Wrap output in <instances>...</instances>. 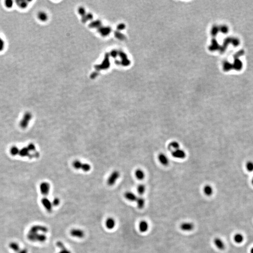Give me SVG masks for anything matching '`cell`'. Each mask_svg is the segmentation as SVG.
Wrapping results in <instances>:
<instances>
[{
    "mask_svg": "<svg viewBox=\"0 0 253 253\" xmlns=\"http://www.w3.org/2000/svg\"><path fill=\"white\" fill-rule=\"evenodd\" d=\"M27 148L30 151H35L36 150L35 145L33 144H30L27 146Z\"/></svg>",
    "mask_w": 253,
    "mask_h": 253,
    "instance_id": "33",
    "label": "cell"
},
{
    "mask_svg": "<svg viewBox=\"0 0 253 253\" xmlns=\"http://www.w3.org/2000/svg\"><path fill=\"white\" fill-rule=\"evenodd\" d=\"M252 185H253V177L252 178Z\"/></svg>",
    "mask_w": 253,
    "mask_h": 253,
    "instance_id": "37",
    "label": "cell"
},
{
    "mask_svg": "<svg viewBox=\"0 0 253 253\" xmlns=\"http://www.w3.org/2000/svg\"><path fill=\"white\" fill-rule=\"evenodd\" d=\"M250 253H253V247L250 249Z\"/></svg>",
    "mask_w": 253,
    "mask_h": 253,
    "instance_id": "36",
    "label": "cell"
},
{
    "mask_svg": "<svg viewBox=\"0 0 253 253\" xmlns=\"http://www.w3.org/2000/svg\"><path fill=\"white\" fill-rule=\"evenodd\" d=\"M120 176V173L118 171H114L110 175L107 180V184L110 186H113L115 184L116 181Z\"/></svg>",
    "mask_w": 253,
    "mask_h": 253,
    "instance_id": "3",
    "label": "cell"
},
{
    "mask_svg": "<svg viewBox=\"0 0 253 253\" xmlns=\"http://www.w3.org/2000/svg\"><path fill=\"white\" fill-rule=\"evenodd\" d=\"M27 238L30 241L32 242H44L47 239V237L45 234L37 233L28 232Z\"/></svg>",
    "mask_w": 253,
    "mask_h": 253,
    "instance_id": "1",
    "label": "cell"
},
{
    "mask_svg": "<svg viewBox=\"0 0 253 253\" xmlns=\"http://www.w3.org/2000/svg\"><path fill=\"white\" fill-rule=\"evenodd\" d=\"M116 222L112 218H108L106 221V226L108 229L112 230L116 226Z\"/></svg>",
    "mask_w": 253,
    "mask_h": 253,
    "instance_id": "12",
    "label": "cell"
},
{
    "mask_svg": "<svg viewBox=\"0 0 253 253\" xmlns=\"http://www.w3.org/2000/svg\"><path fill=\"white\" fill-rule=\"evenodd\" d=\"M38 17L40 21H41L42 22H45L48 20V16L46 13L43 11H41L38 13Z\"/></svg>",
    "mask_w": 253,
    "mask_h": 253,
    "instance_id": "22",
    "label": "cell"
},
{
    "mask_svg": "<svg viewBox=\"0 0 253 253\" xmlns=\"http://www.w3.org/2000/svg\"><path fill=\"white\" fill-rule=\"evenodd\" d=\"M30 151L27 147H24L19 150V155L21 157H25L28 156L29 154Z\"/></svg>",
    "mask_w": 253,
    "mask_h": 253,
    "instance_id": "23",
    "label": "cell"
},
{
    "mask_svg": "<svg viewBox=\"0 0 253 253\" xmlns=\"http://www.w3.org/2000/svg\"><path fill=\"white\" fill-rule=\"evenodd\" d=\"M215 246L219 250H224L225 247L224 242L219 238H216L214 240Z\"/></svg>",
    "mask_w": 253,
    "mask_h": 253,
    "instance_id": "10",
    "label": "cell"
},
{
    "mask_svg": "<svg viewBox=\"0 0 253 253\" xmlns=\"http://www.w3.org/2000/svg\"><path fill=\"white\" fill-rule=\"evenodd\" d=\"M135 175L136 178L139 180H142L144 179L145 174L144 172L141 169H137L135 171Z\"/></svg>",
    "mask_w": 253,
    "mask_h": 253,
    "instance_id": "21",
    "label": "cell"
},
{
    "mask_svg": "<svg viewBox=\"0 0 253 253\" xmlns=\"http://www.w3.org/2000/svg\"><path fill=\"white\" fill-rule=\"evenodd\" d=\"M172 156L175 158L182 159L186 157V153L185 151L182 149H177L175 151H173L172 153Z\"/></svg>",
    "mask_w": 253,
    "mask_h": 253,
    "instance_id": "9",
    "label": "cell"
},
{
    "mask_svg": "<svg viewBox=\"0 0 253 253\" xmlns=\"http://www.w3.org/2000/svg\"><path fill=\"white\" fill-rule=\"evenodd\" d=\"M81 169L83 170L84 172H87L90 171L91 169V166L89 164L83 163Z\"/></svg>",
    "mask_w": 253,
    "mask_h": 253,
    "instance_id": "27",
    "label": "cell"
},
{
    "mask_svg": "<svg viewBox=\"0 0 253 253\" xmlns=\"http://www.w3.org/2000/svg\"><path fill=\"white\" fill-rule=\"evenodd\" d=\"M234 240L236 243L240 244L242 243L244 240L243 235L240 233L236 234L234 236Z\"/></svg>",
    "mask_w": 253,
    "mask_h": 253,
    "instance_id": "16",
    "label": "cell"
},
{
    "mask_svg": "<svg viewBox=\"0 0 253 253\" xmlns=\"http://www.w3.org/2000/svg\"><path fill=\"white\" fill-rule=\"evenodd\" d=\"M136 202L138 208L139 209H142L144 208L145 203L144 198H143V197H137Z\"/></svg>",
    "mask_w": 253,
    "mask_h": 253,
    "instance_id": "20",
    "label": "cell"
},
{
    "mask_svg": "<svg viewBox=\"0 0 253 253\" xmlns=\"http://www.w3.org/2000/svg\"><path fill=\"white\" fill-rule=\"evenodd\" d=\"M83 163L79 160H76L73 162L72 165L74 168L76 170H79L81 169Z\"/></svg>",
    "mask_w": 253,
    "mask_h": 253,
    "instance_id": "24",
    "label": "cell"
},
{
    "mask_svg": "<svg viewBox=\"0 0 253 253\" xmlns=\"http://www.w3.org/2000/svg\"><path fill=\"white\" fill-rule=\"evenodd\" d=\"M168 149L172 152L179 149V144L176 141L172 142L168 145Z\"/></svg>",
    "mask_w": 253,
    "mask_h": 253,
    "instance_id": "18",
    "label": "cell"
},
{
    "mask_svg": "<svg viewBox=\"0 0 253 253\" xmlns=\"http://www.w3.org/2000/svg\"><path fill=\"white\" fill-rule=\"evenodd\" d=\"M48 228L41 225H34L29 229V232L45 234L48 232Z\"/></svg>",
    "mask_w": 253,
    "mask_h": 253,
    "instance_id": "4",
    "label": "cell"
},
{
    "mask_svg": "<svg viewBox=\"0 0 253 253\" xmlns=\"http://www.w3.org/2000/svg\"><path fill=\"white\" fill-rule=\"evenodd\" d=\"M13 4H14V3H13V1L7 0L5 2V6L7 8H8V9L12 8L13 7Z\"/></svg>",
    "mask_w": 253,
    "mask_h": 253,
    "instance_id": "29",
    "label": "cell"
},
{
    "mask_svg": "<svg viewBox=\"0 0 253 253\" xmlns=\"http://www.w3.org/2000/svg\"><path fill=\"white\" fill-rule=\"evenodd\" d=\"M16 253H28V251L26 248H23L22 249L21 248L19 251Z\"/></svg>",
    "mask_w": 253,
    "mask_h": 253,
    "instance_id": "35",
    "label": "cell"
},
{
    "mask_svg": "<svg viewBox=\"0 0 253 253\" xmlns=\"http://www.w3.org/2000/svg\"><path fill=\"white\" fill-rule=\"evenodd\" d=\"M58 253H72L70 250L67 249V248H65L64 249H62L61 250V251Z\"/></svg>",
    "mask_w": 253,
    "mask_h": 253,
    "instance_id": "34",
    "label": "cell"
},
{
    "mask_svg": "<svg viewBox=\"0 0 253 253\" xmlns=\"http://www.w3.org/2000/svg\"><path fill=\"white\" fill-rule=\"evenodd\" d=\"M16 4L20 8L22 9H25L27 8V7L28 6V1H25V0H19V1H16Z\"/></svg>",
    "mask_w": 253,
    "mask_h": 253,
    "instance_id": "19",
    "label": "cell"
},
{
    "mask_svg": "<svg viewBox=\"0 0 253 253\" xmlns=\"http://www.w3.org/2000/svg\"><path fill=\"white\" fill-rule=\"evenodd\" d=\"M19 149L16 146H13L10 149V153L12 156H16L19 154Z\"/></svg>",
    "mask_w": 253,
    "mask_h": 253,
    "instance_id": "26",
    "label": "cell"
},
{
    "mask_svg": "<svg viewBox=\"0 0 253 253\" xmlns=\"http://www.w3.org/2000/svg\"><path fill=\"white\" fill-rule=\"evenodd\" d=\"M70 234L72 237L79 239L83 238L85 236L84 232L81 229L77 228H74L71 229L70 231Z\"/></svg>",
    "mask_w": 253,
    "mask_h": 253,
    "instance_id": "7",
    "label": "cell"
},
{
    "mask_svg": "<svg viewBox=\"0 0 253 253\" xmlns=\"http://www.w3.org/2000/svg\"><path fill=\"white\" fill-rule=\"evenodd\" d=\"M5 46V41L2 38V37L0 36V52L3 51L4 50Z\"/></svg>",
    "mask_w": 253,
    "mask_h": 253,
    "instance_id": "30",
    "label": "cell"
},
{
    "mask_svg": "<svg viewBox=\"0 0 253 253\" xmlns=\"http://www.w3.org/2000/svg\"><path fill=\"white\" fill-rule=\"evenodd\" d=\"M41 202L43 206L44 207L47 211H48V212H51L52 211L53 207L52 202L47 197L42 198L41 200Z\"/></svg>",
    "mask_w": 253,
    "mask_h": 253,
    "instance_id": "6",
    "label": "cell"
},
{
    "mask_svg": "<svg viewBox=\"0 0 253 253\" xmlns=\"http://www.w3.org/2000/svg\"><path fill=\"white\" fill-rule=\"evenodd\" d=\"M32 114L30 112H26L24 115L21 121L20 122V126L21 128H26L29 125V122L32 118Z\"/></svg>",
    "mask_w": 253,
    "mask_h": 253,
    "instance_id": "2",
    "label": "cell"
},
{
    "mask_svg": "<svg viewBox=\"0 0 253 253\" xmlns=\"http://www.w3.org/2000/svg\"><path fill=\"white\" fill-rule=\"evenodd\" d=\"M149 224L145 220L141 221L139 224V230L142 233L146 232L149 229Z\"/></svg>",
    "mask_w": 253,
    "mask_h": 253,
    "instance_id": "11",
    "label": "cell"
},
{
    "mask_svg": "<svg viewBox=\"0 0 253 253\" xmlns=\"http://www.w3.org/2000/svg\"><path fill=\"white\" fill-rule=\"evenodd\" d=\"M246 167L247 170L248 172H252L253 171V162L251 161H249L247 162L246 164Z\"/></svg>",
    "mask_w": 253,
    "mask_h": 253,
    "instance_id": "28",
    "label": "cell"
},
{
    "mask_svg": "<svg viewBox=\"0 0 253 253\" xmlns=\"http://www.w3.org/2000/svg\"><path fill=\"white\" fill-rule=\"evenodd\" d=\"M50 185L47 182L41 183L39 185V190L40 193L45 197L48 195L50 190Z\"/></svg>",
    "mask_w": 253,
    "mask_h": 253,
    "instance_id": "5",
    "label": "cell"
},
{
    "mask_svg": "<svg viewBox=\"0 0 253 253\" xmlns=\"http://www.w3.org/2000/svg\"><path fill=\"white\" fill-rule=\"evenodd\" d=\"M9 247L10 249H11L14 252L16 253L18 252L21 249L20 248L21 247L20 246L19 244L15 241L10 242L9 245Z\"/></svg>",
    "mask_w": 253,
    "mask_h": 253,
    "instance_id": "15",
    "label": "cell"
},
{
    "mask_svg": "<svg viewBox=\"0 0 253 253\" xmlns=\"http://www.w3.org/2000/svg\"><path fill=\"white\" fill-rule=\"evenodd\" d=\"M52 204L53 206H57L60 203V200L58 198H55L52 201Z\"/></svg>",
    "mask_w": 253,
    "mask_h": 253,
    "instance_id": "32",
    "label": "cell"
},
{
    "mask_svg": "<svg viewBox=\"0 0 253 253\" xmlns=\"http://www.w3.org/2000/svg\"><path fill=\"white\" fill-rule=\"evenodd\" d=\"M145 186H144V184H140L138 185L137 188V192L139 195H142L144 194L145 191Z\"/></svg>",
    "mask_w": 253,
    "mask_h": 253,
    "instance_id": "25",
    "label": "cell"
},
{
    "mask_svg": "<svg viewBox=\"0 0 253 253\" xmlns=\"http://www.w3.org/2000/svg\"><path fill=\"white\" fill-rule=\"evenodd\" d=\"M158 160L164 166H167L169 162V160L167 155L164 153H160L158 155Z\"/></svg>",
    "mask_w": 253,
    "mask_h": 253,
    "instance_id": "14",
    "label": "cell"
},
{
    "mask_svg": "<svg viewBox=\"0 0 253 253\" xmlns=\"http://www.w3.org/2000/svg\"><path fill=\"white\" fill-rule=\"evenodd\" d=\"M203 192L205 194V195L207 196H211L213 193L212 187L209 185H205L203 188Z\"/></svg>",
    "mask_w": 253,
    "mask_h": 253,
    "instance_id": "17",
    "label": "cell"
},
{
    "mask_svg": "<svg viewBox=\"0 0 253 253\" xmlns=\"http://www.w3.org/2000/svg\"><path fill=\"white\" fill-rule=\"evenodd\" d=\"M124 196L128 200L131 202H136L138 197L134 193L129 191L125 193Z\"/></svg>",
    "mask_w": 253,
    "mask_h": 253,
    "instance_id": "13",
    "label": "cell"
},
{
    "mask_svg": "<svg viewBox=\"0 0 253 253\" xmlns=\"http://www.w3.org/2000/svg\"><path fill=\"white\" fill-rule=\"evenodd\" d=\"M194 227V224L191 222H183L180 225V229L184 232L192 231Z\"/></svg>",
    "mask_w": 253,
    "mask_h": 253,
    "instance_id": "8",
    "label": "cell"
},
{
    "mask_svg": "<svg viewBox=\"0 0 253 253\" xmlns=\"http://www.w3.org/2000/svg\"><path fill=\"white\" fill-rule=\"evenodd\" d=\"M56 245L57 247H58L59 248H60L61 250L62 249H64L65 248H66L65 245H64V244L61 241H57L56 242Z\"/></svg>",
    "mask_w": 253,
    "mask_h": 253,
    "instance_id": "31",
    "label": "cell"
}]
</instances>
